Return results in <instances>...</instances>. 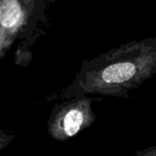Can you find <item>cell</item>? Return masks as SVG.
I'll return each mask as SVG.
<instances>
[{"label":"cell","mask_w":156,"mask_h":156,"mask_svg":"<svg viewBox=\"0 0 156 156\" xmlns=\"http://www.w3.org/2000/svg\"><path fill=\"white\" fill-rule=\"evenodd\" d=\"M155 74L156 37L122 44L86 60L69 90L74 98L125 97Z\"/></svg>","instance_id":"obj_1"},{"label":"cell","mask_w":156,"mask_h":156,"mask_svg":"<svg viewBox=\"0 0 156 156\" xmlns=\"http://www.w3.org/2000/svg\"><path fill=\"white\" fill-rule=\"evenodd\" d=\"M91 102L88 97L74 98L55 107L48 122V134L64 142L89 128L96 119Z\"/></svg>","instance_id":"obj_2"},{"label":"cell","mask_w":156,"mask_h":156,"mask_svg":"<svg viewBox=\"0 0 156 156\" xmlns=\"http://www.w3.org/2000/svg\"><path fill=\"white\" fill-rule=\"evenodd\" d=\"M38 1L2 0L0 3V58L3 59L15 40L27 27L37 15Z\"/></svg>","instance_id":"obj_3"},{"label":"cell","mask_w":156,"mask_h":156,"mask_svg":"<svg viewBox=\"0 0 156 156\" xmlns=\"http://www.w3.org/2000/svg\"><path fill=\"white\" fill-rule=\"evenodd\" d=\"M136 154L137 156H156V145L149 147L143 151H138Z\"/></svg>","instance_id":"obj_4"}]
</instances>
